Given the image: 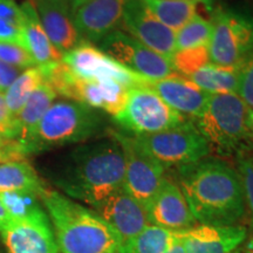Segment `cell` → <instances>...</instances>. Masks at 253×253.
<instances>
[{
  "instance_id": "cell-18",
  "label": "cell",
  "mask_w": 253,
  "mask_h": 253,
  "mask_svg": "<svg viewBox=\"0 0 253 253\" xmlns=\"http://www.w3.org/2000/svg\"><path fill=\"white\" fill-rule=\"evenodd\" d=\"M130 88L113 80H90L75 74L68 100L100 109L114 118L125 108Z\"/></svg>"
},
{
  "instance_id": "cell-12",
  "label": "cell",
  "mask_w": 253,
  "mask_h": 253,
  "mask_svg": "<svg viewBox=\"0 0 253 253\" xmlns=\"http://www.w3.org/2000/svg\"><path fill=\"white\" fill-rule=\"evenodd\" d=\"M1 236L7 253H60L43 207L26 218L12 220Z\"/></svg>"
},
{
  "instance_id": "cell-26",
  "label": "cell",
  "mask_w": 253,
  "mask_h": 253,
  "mask_svg": "<svg viewBox=\"0 0 253 253\" xmlns=\"http://www.w3.org/2000/svg\"><path fill=\"white\" fill-rule=\"evenodd\" d=\"M177 238V232L148 225L132 238L123 242L118 253H166Z\"/></svg>"
},
{
  "instance_id": "cell-9",
  "label": "cell",
  "mask_w": 253,
  "mask_h": 253,
  "mask_svg": "<svg viewBox=\"0 0 253 253\" xmlns=\"http://www.w3.org/2000/svg\"><path fill=\"white\" fill-rule=\"evenodd\" d=\"M108 135L119 142L125 156L123 189L145 209L162 186L167 177V169L145 154L131 135L110 128Z\"/></svg>"
},
{
  "instance_id": "cell-34",
  "label": "cell",
  "mask_w": 253,
  "mask_h": 253,
  "mask_svg": "<svg viewBox=\"0 0 253 253\" xmlns=\"http://www.w3.org/2000/svg\"><path fill=\"white\" fill-rule=\"evenodd\" d=\"M26 157L20 142L0 131V162L25 160Z\"/></svg>"
},
{
  "instance_id": "cell-1",
  "label": "cell",
  "mask_w": 253,
  "mask_h": 253,
  "mask_svg": "<svg viewBox=\"0 0 253 253\" xmlns=\"http://www.w3.org/2000/svg\"><path fill=\"white\" fill-rule=\"evenodd\" d=\"M125 156L113 137L80 144L58 157L48 169V178L67 197L95 210L123 189Z\"/></svg>"
},
{
  "instance_id": "cell-20",
  "label": "cell",
  "mask_w": 253,
  "mask_h": 253,
  "mask_svg": "<svg viewBox=\"0 0 253 253\" xmlns=\"http://www.w3.org/2000/svg\"><path fill=\"white\" fill-rule=\"evenodd\" d=\"M38 15L53 46L66 54L81 42L82 38L73 23L71 6L50 0H34Z\"/></svg>"
},
{
  "instance_id": "cell-41",
  "label": "cell",
  "mask_w": 253,
  "mask_h": 253,
  "mask_svg": "<svg viewBox=\"0 0 253 253\" xmlns=\"http://www.w3.org/2000/svg\"><path fill=\"white\" fill-rule=\"evenodd\" d=\"M244 251L245 253H253V236L250 239H246V242L244 243Z\"/></svg>"
},
{
  "instance_id": "cell-13",
  "label": "cell",
  "mask_w": 253,
  "mask_h": 253,
  "mask_svg": "<svg viewBox=\"0 0 253 253\" xmlns=\"http://www.w3.org/2000/svg\"><path fill=\"white\" fill-rule=\"evenodd\" d=\"M121 26L158 54L171 60L176 52V32L153 17L141 0H126Z\"/></svg>"
},
{
  "instance_id": "cell-28",
  "label": "cell",
  "mask_w": 253,
  "mask_h": 253,
  "mask_svg": "<svg viewBox=\"0 0 253 253\" xmlns=\"http://www.w3.org/2000/svg\"><path fill=\"white\" fill-rule=\"evenodd\" d=\"M212 23L196 14L181 30L176 32V50L208 46L212 36Z\"/></svg>"
},
{
  "instance_id": "cell-25",
  "label": "cell",
  "mask_w": 253,
  "mask_h": 253,
  "mask_svg": "<svg viewBox=\"0 0 253 253\" xmlns=\"http://www.w3.org/2000/svg\"><path fill=\"white\" fill-rule=\"evenodd\" d=\"M239 69L210 65L198 69L188 79L196 86L210 94L237 93L239 82Z\"/></svg>"
},
{
  "instance_id": "cell-27",
  "label": "cell",
  "mask_w": 253,
  "mask_h": 253,
  "mask_svg": "<svg viewBox=\"0 0 253 253\" xmlns=\"http://www.w3.org/2000/svg\"><path fill=\"white\" fill-rule=\"evenodd\" d=\"M45 77L41 66H33L24 69L15 79L13 84L5 91L6 103L13 118L20 112L31 95L36 91L37 88L40 87Z\"/></svg>"
},
{
  "instance_id": "cell-5",
  "label": "cell",
  "mask_w": 253,
  "mask_h": 253,
  "mask_svg": "<svg viewBox=\"0 0 253 253\" xmlns=\"http://www.w3.org/2000/svg\"><path fill=\"white\" fill-rule=\"evenodd\" d=\"M250 110L237 93L211 94L203 113L192 122L211 147L223 154H238L248 149V142L253 137Z\"/></svg>"
},
{
  "instance_id": "cell-33",
  "label": "cell",
  "mask_w": 253,
  "mask_h": 253,
  "mask_svg": "<svg viewBox=\"0 0 253 253\" xmlns=\"http://www.w3.org/2000/svg\"><path fill=\"white\" fill-rule=\"evenodd\" d=\"M237 94L242 97V100L250 108H253V50L250 53L239 69Z\"/></svg>"
},
{
  "instance_id": "cell-7",
  "label": "cell",
  "mask_w": 253,
  "mask_h": 253,
  "mask_svg": "<svg viewBox=\"0 0 253 253\" xmlns=\"http://www.w3.org/2000/svg\"><path fill=\"white\" fill-rule=\"evenodd\" d=\"M114 121L131 136L161 132L188 122L182 115L158 96L148 84H138L129 89L126 103Z\"/></svg>"
},
{
  "instance_id": "cell-35",
  "label": "cell",
  "mask_w": 253,
  "mask_h": 253,
  "mask_svg": "<svg viewBox=\"0 0 253 253\" xmlns=\"http://www.w3.org/2000/svg\"><path fill=\"white\" fill-rule=\"evenodd\" d=\"M0 19L23 27L24 12L14 0H0Z\"/></svg>"
},
{
  "instance_id": "cell-14",
  "label": "cell",
  "mask_w": 253,
  "mask_h": 253,
  "mask_svg": "<svg viewBox=\"0 0 253 253\" xmlns=\"http://www.w3.org/2000/svg\"><path fill=\"white\" fill-rule=\"evenodd\" d=\"M126 0H87L72 12L82 40L99 43L122 24Z\"/></svg>"
},
{
  "instance_id": "cell-11",
  "label": "cell",
  "mask_w": 253,
  "mask_h": 253,
  "mask_svg": "<svg viewBox=\"0 0 253 253\" xmlns=\"http://www.w3.org/2000/svg\"><path fill=\"white\" fill-rule=\"evenodd\" d=\"M62 61L80 78L90 80H113L128 87L148 84L151 80L130 71L88 41L63 54Z\"/></svg>"
},
{
  "instance_id": "cell-2",
  "label": "cell",
  "mask_w": 253,
  "mask_h": 253,
  "mask_svg": "<svg viewBox=\"0 0 253 253\" xmlns=\"http://www.w3.org/2000/svg\"><path fill=\"white\" fill-rule=\"evenodd\" d=\"M176 183L198 224L242 225L246 207L235 167L219 158L207 157L176 169Z\"/></svg>"
},
{
  "instance_id": "cell-42",
  "label": "cell",
  "mask_w": 253,
  "mask_h": 253,
  "mask_svg": "<svg viewBox=\"0 0 253 253\" xmlns=\"http://www.w3.org/2000/svg\"><path fill=\"white\" fill-rule=\"evenodd\" d=\"M87 0H71L69 1V4H71V13L73 11H74L75 8H78L79 6H80L81 4H84V2H86Z\"/></svg>"
},
{
  "instance_id": "cell-17",
  "label": "cell",
  "mask_w": 253,
  "mask_h": 253,
  "mask_svg": "<svg viewBox=\"0 0 253 253\" xmlns=\"http://www.w3.org/2000/svg\"><path fill=\"white\" fill-rule=\"evenodd\" d=\"M94 211L112 226L122 243L150 225L145 209L125 189L113 194Z\"/></svg>"
},
{
  "instance_id": "cell-8",
  "label": "cell",
  "mask_w": 253,
  "mask_h": 253,
  "mask_svg": "<svg viewBox=\"0 0 253 253\" xmlns=\"http://www.w3.org/2000/svg\"><path fill=\"white\" fill-rule=\"evenodd\" d=\"M209 42L211 63L240 68L253 50V19L232 9L217 8L212 14Z\"/></svg>"
},
{
  "instance_id": "cell-37",
  "label": "cell",
  "mask_w": 253,
  "mask_h": 253,
  "mask_svg": "<svg viewBox=\"0 0 253 253\" xmlns=\"http://www.w3.org/2000/svg\"><path fill=\"white\" fill-rule=\"evenodd\" d=\"M0 131L2 134L7 135L8 137L17 140L13 116H12L7 107V103H6L5 94L2 93H0Z\"/></svg>"
},
{
  "instance_id": "cell-30",
  "label": "cell",
  "mask_w": 253,
  "mask_h": 253,
  "mask_svg": "<svg viewBox=\"0 0 253 253\" xmlns=\"http://www.w3.org/2000/svg\"><path fill=\"white\" fill-rule=\"evenodd\" d=\"M171 63L176 72L188 78L198 69L210 65V53L208 46H197L192 48L176 50L171 58Z\"/></svg>"
},
{
  "instance_id": "cell-45",
  "label": "cell",
  "mask_w": 253,
  "mask_h": 253,
  "mask_svg": "<svg viewBox=\"0 0 253 253\" xmlns=\"http://www.w3.org/2000/svg\"><path fill=\"white\" fill-rule=\"evenodd\" d=\"M185 1H198V0H185Z\"/></svg>"
},
{
  "instance_id": "cell-39",
  "label": "cell",
  "mask_w": 253,
  "mask_h": 253,
  "mask_svg": "<svg viewBox=\"0 0 253 253\" xmlns=\"http://www.w3.org/2000/svg\"><path fill=\"white\" fill-rule=\"evenodd\" d=\"M11 221H12L11 216H9L7 211H6L2 202L0 201V232H2V231L6 230V227L11 224Z\"/></svg>"
},
{
  "instance_id": "cell-16",
  "label": "cell",
  "mask_w": 253,
  "mask_h": 253,
  "mask_svg": "<svg viewBox=\"0 0 253 253\" xmlns=\"http://www.w3.org/2000/svg\"><path fill=\"white\" fill-rule=\"evenodd\" d=\"M244 225H204L179 231L185 253H245L240 250L248 239Z\"/></svg>"
},
{
  "instance_id": "cell-4",
  "label": "cell",
  "mask_w": 253,
  "mask_h": 253,
  "mask_svg": "<svg viewBox=\"0 0 253 253\" xmlns=\"http://www.w3.org/2000/svg\"><path fill=\"white\" fill-rule=\"evenodd\" d=\"M109 128L96 110L74 100H55L47 110L32 137L25 144L26 155L53 148L84 143Z\"/></svg>"
},
{
  "instance_id": "cell-43",
  "label": "cell",
  "mask_w": 253,
  "mask_h": 253,
  "mask_svg": "<svg viewBox=\"0 0 253 253\" xmlns=\"http://www.w3.org/2000/svg\"><path fill=\"white\" fill-rule=\"evenodd\" d=\"M249 123H250V128H251V131H252V134H253V108L250 110Z\"/></svg>"
},
{
  "instance_id": "cell-10",
  "label": "cell",
  "mask_w": 253,
  "mask_h": 253,
  "mask_svg": "<svg viewBox=\"0 0 253 253\" xmlns=\"http://www.w3.org/2000/svg\"><path fill=\"white\" fill-rule=\"evenodd\" d=\"M97 47L130 71L149 80H160L176 74L171 60L158 54L122 30L108 34Z\"/></svg>"
},
{
  "instance_id": "cell-46",
  "label": "cell",
  "mask_w": 253,
  "mask_h": 253,
  "mask_svg": "<svg viewBox=\"0 0 253 253\" xmlns=\"http://www.w3.org/2000/svg\"><path fill=\"white\" fill-rule=\"evenodd\" d=\"M0 253H5V252H2V251H0Z\"/></svg>"
},
{
  "instance_id": "cell-29",
  "label": "cell",
  "mask_w": 253,
  "mask_h": 253,
  "mask_svg": "<svg viewBox=\"0 0 253 253\" xmlns=\"http://www.w3.org/2000/svg\"><path fill=\"white\" fill-rule=\"evenodd\" d=\"M0 201L2 202L12 220L23 219L42 208L39 195L30 190L0 192Z\"/></svg>"
},
{
  "instance_id": "cell-38",
  "label": "cell",
  "mask_w": 253,
  "mask_h": 253,
  "mask_svg": "<svg viewBox=\"0 0 253 253\" xmlns=\"http://www.w3.org/2000/svg\"><path fill=\"white\" fill-rule=\"evenodd\" d=\"M21 72H23L21 69L0 60V93L5 94V91L13 84Z\"/></svg>"
},
{
  "instance_id": "cell-24",
  "label": "cell",
  "mask_w": 253,
  "mask_h": 253,
  "mask_svg": "<svg viewBox=\"0 0 253 253\" xmlns=\"http://www.w3.org/2000/svg\"><path fill=\"white\" fill-rule=\"evenodd\" d=\"M148 12L166 25L170 30L177 32L196 15L198 1L185 0H141Z\"/></svg>"
},
{
  "instance_id": "cell-22",
  "label": "cell",
  "mask_w": 253,
  "mask_h": 253,
  "mask_svg": "<svg viewBox=\"0 0 253 253\" xmlns=\"http://www.w3.org/2000/svg\"><path fill=\"white\" fill-rule=\"evenodd\" d=\"M56 93L47 82L43 81L39 88L31 95L27 102L24 104L17 115L13 118L17 140L23 144L25 151V144L32 137L39 126L43 115H45L49 107L52 106L56 99ZM26 154V151H25ZM27 156V155H26Z\"/></svg>"
},
{
  "instance_id": "cell-19",
  "label": "cell",
  "mask_w": 253,
  "mask_h": 253,
  "mask_svg": "<svg viewBox=\"0 0 253 253\" xmlns=\"http://www.w3.org/2000/svg\"><path fill=\"white\" fill-rule=\"evenodd\" d=\"M155 93L182 115L196 119L203 113L211 94L196 86L188 78L171 75L148 84Z\"/></svg>"
},
{
  "instance_id": "cell-21",
  "label": "cell",
  "mask_w": 253,
  "mask_h": 253,
  "mask_svg": "<svg viewBox=\"0 0 253 253\" xmlns=\"http://www.w3.org/2000/svg\"><path fill=\"white\" fill-rule=\"evenodd\" d=\"M20 7L23 9L25 17L23 25L25 48L34 59L37 66L61 61L63 55L53 46L41 25L36 7V1L26 0Z\"/></svg>"
},
{
  "instance_id": "cell-23",
  "label": "cell",
  "mask_w": 253,
  "mask_h": 253,
  "mask_svg": "<svg viewBox=\"0 0 253 253\" xmlns=\"http://www.w3.org/2000/svg\"><path fill=\"white\" fill-rule=\"evenodd\" d=\"M45 188L36 169L26 160L0 162V192L30 190L40 195Z\"/></svg>"
},
{
  "instance_id": "cell-6",
  "label": "cell",
  "mask_w": 253,
  "mask_h": 253,
  "mask_svg": "<svg viewBox=\"0 0 253 253\" xmlns=\"http://www.w3.org/2000/svg\"><path fill=\"white\" fill-rule=\"evenodd\" d=\"M132 137L145 154L167 170L191 166L211 153L210 143L192 120L156 134Z\"/></svg>"
},
{
  "instance_id": "cell-3",
  "label": "cell",
  "mask_w": 253,
  "mask_h": 253,
  "mask_svg": "<svg viewBox=\"0 0 253 253\" xmlns=\"http://www.w3.org/2000/svg\"><path fill=\"white\" fill-rule=\"evenodd\" d=\"M49 218L60 253H118L122 240L93 209L58 190L45 188L39 195Z\"/></svg>"
},
{
  "instance_id": "cell-32",
  "label": "cell",
  "mask_w": 253,
  "mask_h": 253,
  "mask_svg": "<svg viewBox=\"0 0 253 253\" xmlns=\"http://www.w3.org/2000/svg\"><path fill=\"white\" fill-rule=\"evenodd\" d=\"M0 60L19 69L37 66L34 59L23 46L11 42H0Z\"/></svg>"
},
{
  "instance_id": "cell-40",
  "label": "cell",
  "mask_w": 253,
  "mask_h": 253,
  "mask_svg": "<svg viewBox=\"0 0 253 253\" xmlns=\"http://www.w3.org/2000/svg\"><path fill=\"white\" fill-rule=\"evenodd\" d=\"M166 253H185V250H184V246H183V242L181 239V236H179V232H177V238L175 240V243H173L171 248Z\"/></svg>"
},
{
  "instance_id": "cell-15",
  "label": "cell",
  "mask_w": 253,
  "mask_h": 253,
  "mask_svg": "<svg viewBox=\"0 0 253 253\" xmlns=\"http://www.w3.org/2000/svg\"><path fill=\"white\" fill-rule=\"evenodd\" d=\"M145 212L150 225L175 232L191 229L198 224L179 185L168 176L157 195L145 208Z\"/></svg>"
},
{
  "instance_id": "cell-44",
  "label": "cell",
  "mask_w": 253,
  "mask_h": 253,
  "mask_svg": "<svg viewBox=\"0 0 253 253\" xmlns=\"http://www.w3.org/2000/svg\"><path fill=\"white\" fill-rule=\"evenodd\" d=\"M50 1H58V2H63V4H68L69 6H71V4H69V1H71V0H50Z\"/></svg>"
},
{
  "instance_id": "cell-31",
  "label": "cell",
  "mask_w": 253,
  "mask_h": 253,
  "mask_svg": "<svg viewBox=\"0 0 253 253\" xmlns=\"http://www.w3.org/2000/svg\"><path fill=\"white\" fill-rule=\"evenodd\" d=\"M236 169L242 181L246 216L249 218V225L253 232V153L246 149L237 154Z\"/></svg>"
},
{
  "instance_id": "cell-36",
  "label": "cell",
  "mask_w": 253,
  "mask_h": 253,
  "mask_svg": "<svg viewBox=\"0 0 253 253\" xmlns=\"http://www.w3.org/2000/svg\"><path fill=\"white\" fill-rule=\"evenodd\" d=\"M0 42L17 43V45L23 46L25 48L23 27L17 26V25L0 19Z\"/></svg>"
}]
</instances>
